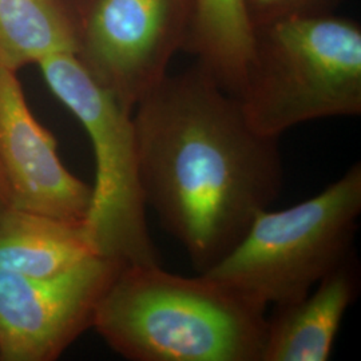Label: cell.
Returning a JSON list of instances; mask_svg holds the SVG:
<instances>
[{
	"label": "cell",
	"instance_id": "obj_1",
	"mask_svg": "<svg viewBox=\"0 0 361 361\" xmlns=\"http://www.w3.org/2000/svg\"><path fill=\"white\" fill-rule=\"evenodd\" d=\"M147 207L204 273L280 195L279 137L250 126L238 98L204 67L166 74L133 110Z\"/></svg>",
	"mask_w": 361,
	"mask_h": 361
},
{
	"label": "cell",
	"instance_id": "obj_2",
	"mask_svg": "<svg viewBox=\"0 0 361 361\" xmlns=\"http://www.w3.org/2000/svg\"><path fill=\"white\" fill-rule=\"evenodd\" d=\"M265 310L202 273L128 265L104 290L92 328L131 361H261Z\"/></svg>",
	"mask_w": 361,
	"mask_h": 361
},
{
	"label": "cell",
	"instance_id": "obj_3",
	"mask_svg": "<svg viewBox=\"0 0 361 361\" xmlns=\"http://www.w3.org/2000/svg\"><path fill=\"white\" fill-rule=\"evenodd\" d=\"M237 98L253 129L279 138L310 121L360 116V25L331 13L255 27Z\"/></svg>",
	"mask_w": 361,
	"mask_h": 361
},
{
	"label": "cell",
	"instance_id": "obj_4",
	"mask_svg": "<svg viewBox=\"0 0 361 361\" xmlns=\"http://www.w3.org/2000/svg\"><path fill=\"white\" fill-rule=\"evenodd\" d=\"M360 214L357 162L310 200L261 212L232 252L202 274L264 308L296 302L355 255Z\"/></svg>",
	"mask_w": 361,
	"mask_h": 361
},
{
	"label": "cell",
	"instance_id": "obj_5",
	"mask_svg": "<svg viewBox=\"0 0 361 361\" xmlns=\"http://www.w3.org/2000/svg\"><path fill=\"white\" fill-rule=\"evenodd\" d=\"M37 66L92 145L95 183L85 224L97 253L121 267L158 264L146 222L133 113L91 77L75 54L54 55Z\"/></svg>",
	"mask_w": 361,
	"mask_h": 361
},
{
	"label": "cell",
	"instance_id": "obj_6",
	"mask_svg": "<svg viewBox=\"0 0 361 361\" xmlns=\"http://www.w3.org/2000/svg\"><path fill=\"white\" fill-rule=\"evenodd\" d=\"M194 0H94L78 26V59L133 113L183 51Z\"/></svg>",
	"mask_w": 361,
	"mask_h": 361
},
{
	"label": "cell",
	"instance_id": "obj_7",
	"mask_svg": "<svg viewBox=\"0 0 361 361\" xmlns=\"http://www.w3.org/2000/svg\"><path fill=\"white\" fill-rule=\"evenodd\" d=\"M119 268L102 256L49 277L0 268V361L56 360L92 326Z\"/></svg>",
	"mask_w": 361,
	"mask_h": 361
},
{
	"label": "cell",
	"instance_id": "obj_8",
	"mask_svg": "<svg viewBox=\"0 0 361 361\" xmlns=\"http://www.w3.org/2000/svg\"><path fill=\"white\" fill-rule=\"evenodd\" d=\"M0 170L13 207L82 221L92 188L66 169L55 137L27 104L16 71L0 66Z\"/></svg>",
	"mask_w": 361,
	"mask_h": 361
},
{
	"label": "cell",
	"instance_id": "obj_9",
	"mask_svg": "<svg viewBox=\"0 0 361 361\" xmlns=\"http://www.w3.org/2000/svg\"><path fill=\"white\" fill-rule=\"evenodd\" d=\"M355 255L296 302L274 307L261 361H326L357 293Z\"/></svg>",
	"mask_w": 361,
	"mask_h": 361
},
{
	"label": "cell",
	"instance_id": "obj_10",
	"mask_svg": "<svg viewBox=\"0 0 361 361\" xmlns=\"http://www.w3.org/2000/svg\"><path fill=\"white\" fill-rule=\"evenodd\" d=\"M99 256L85 219H56L10 207L0 214V268L35 277L68 271Z\"/></svg>",
	"mask_w": 361,
	"mask_h": 361
},
{
	"label": "cell",
	"instance_id": "obj_11",
	"mask_svg": "<svg viewBox=\"0 0 361 361\" xmlns=\"http://www.w3.org/2000/svg\"><path fill=\"white\" fill-rule=\"evenodd\" d=\"M253 43L244 0H194L193 23L183 51L195 55L224 90L238 97Z\"/></svg>",
	"mask_w": 361,
	"mask_h": 361
},
{
	"label": "cell",
	"instance_id": "obj_12",
	"mask_svg": "<svg viewBox=\"0 0 361 361\" xmlns=\"http://www.w3.org/2000/svg\"><path fill=\"white\" fill-rule=\"evenodd\" d=\"M77 51V25L55 0H0V66L18 73Z\"/></svg>",
	"mask_w": 361,
	"mask_h": 361
},
{
	"label": "cell",
	"instance_id": "obj_13",
	"mask_svg": "<svg viewBox=\"0 0 361 361\" xmlns=\"http://www.w3.org/2000/svg\"><path fill=\"white\" fill-rule=\"evenodd\" d=\"M345 0H244L253 28L286 18L335 13Z\"/></svg>",
	"mask_w": 361,
	"mask_h": 361
},
{
	"label": "cell",
	"instance_id": "obj_14",
	"mask_svg": "<svg viewBox=\"0 0 361 361\" xmlns=\"http://www.w3.org/2000/svg\"><path fill=\"white\" fill-rule=\"evenodd\" d=\"M55 1L63 7V10L73 18V20L75 22L78 27L80 20L83 19V16L89 11L94 0H55Z\"/></svg>",
	"mask_w": 361,
	"mask_h": 361
},
{
	"label": "cell",
	"instance_id": "obj_15",
	"mask_svg": "<svg viewBox=\"0 0 361 361\" xmlns=\"http://www.w3.org/2000/svg\"><path fill=\"white\" fill-rule=\"evenodd\" d=\"M13 207V200L11 193L7 185V180L4 178L1 170H0V214L4 213L7 209Z\"/></svg>",
	"mask_w": 361,
	"mask_h": 361
}]
</instances>
